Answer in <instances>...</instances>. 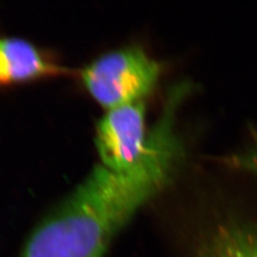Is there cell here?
Segmentation results:
<instances>
[{"label": "cell", "mask_w": 257, "mask_h": 257, "mask_svg": "<svg viewBox=\"0 0 257 257\" xmlns=\"http://www.w3.org/2000/svg\"><path fill=\"white\" fill-rule=\"evenodd\" d=\"M182 97L170 92L147 153L136 165L127 171L95 165L33 231L21 257H104L138 211L173 180L183 157L174 130Z\"/></svg>", "instance_id": "1"}, {"label": "cell", "mask_w": 257, "mask_h": 257, "mask_svg": "<svg viewBox=\"0 0 257 257\" xmlns=\"http://www.w3.org/2000/svg\"><path fill=\"white\" fill-rule=\"evenodd\" d=\"M160 73V63L143 48L127 46L97 56L79 71V78L92 98L110 110L142 100Z\"/></svg>", "instance_id": "2"}, {"label": "cell", "mask_w": 257, "mask_h": 257, "mask_svg": "<svg viewBox=\"0 0 257 257\" xmlns=\"http://www.w3.org/2000/svg\"><path fill=\"white\" fill-rule=\"evenodd\" d=\"M94 140L101 164L117 171L133 168L147 153L151 143L144 101L108 110L96 124Z\"/></svg>", "instance_id": "3"}, {"label": "cell", "mask_w": 257, "mask_h": 257, "mask_svg": "<svg viewBox=\"0 0 257 257\" xmlns=\"http://www.w3.org/2000/svg\"><path fill=\"white\" fill-rule=\"evenodd\" d=\"M189 257H257L256 222L222 216L199 233Z\"/></svg>", "instance_id": "4"}, {"label": "cell", "mask_w": 257, "mask_h": 257, "mask_svg": "<svg viewBox=\"0 0 257 257\" xmlns=\"http://www.w3.org/2000/svg\"><path fill=\"white\" fill-rule=\"evenodd\" d=\"M69 73L68 68L26 40L0 37V84Z\"/></svg>", "instance_id": "5"}, {"label": "cell", "mask_w": 257, "mask_h": 257, "mask_svg": "<svg viewBox=\"0 0 257 257\" xmlns=\"http://www.w3.org/2000/svg\"><path fill=\"white\" fill-rule=\"evenodd\" d=\"M225 165L257 176V128H250V141L243 151L221 158Z\"/></svg>", "instance_id": "6"}]
</instances>
